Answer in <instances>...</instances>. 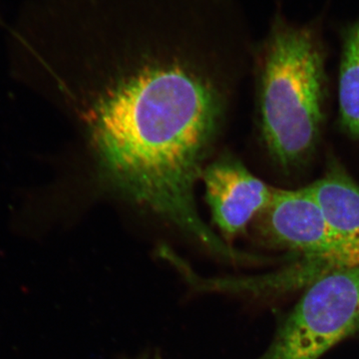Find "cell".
<instances>
[{
	"label": "cell",
	"instance_id": "6da1fadb",
	"mask_svg": "<svg viewBox=\"0 0 359 359\" xmlns=\"http://www.w3.org/2000/svg\"><path fill=\"white\" fill-rule=\"evenodd\" d=\"M77 119L98 193L221 259L198 210L244 65L236 0H88Z\"/></svg>",
	"mask_w": 359,
	"mask_h": 359
},
{
	"label": "cell",
	"instance_id": "7a4b0ae2",
	"mask_svg": "<svg viewBox=\"0 0 359 359\" xmlns=\"http://www.w3.org/2000/svg\"><path fill=\"white\" fill-rule=\"evenodd\" d=\"M257 135L269 160L292 171L311 159L325 121V53L311 28L278 18L257 54Z\"/></svg>",
	"mask_w": 359,
	"mask_h": 359
},
{
	"label": "cell",
	"instance_id": "3957f363",
	"mask_svg": "<svg viewBox=\"0 0 359 359\" xmlns=\"http://www.w3.org/2000/svg\"><path fill=\"white\" fill-rule=\"evenodd\" d=\"M252 233L262 244L292 250L301 262L278 273L283 287L295 278L318 280L334 269L359 266V257L328 226L306 188H273L268 205L257 215Z\"/></svg>",
	"mask_w": 359,
	"mask_h": 359
},
{
	"label": "cell",
	"instance_id": "277c9868",
	"mask_svg": "<svg viewBox=\"0 0 359 359\" xmlns=\"http://www.w3.org/2000/svg\"><path fill=\"white\" fill-rule=\"evenodd\" d=\"M359 332V266L311 283L257 359H318Z\"/></svg>",
	"mask_w": 359,
	"mask_h": 359
},
{
	"label": "cell",
	"instance_id": "5b68a950",
	"mask_svg": "<svg viewBox=\"0 0 359 359\" xmlns=\"http://www.w3.org/2000/svg\"><path fill=\"white\" fill-rule=\"evenodd\" d=\"M205 200L212 226L226 244L245 235L273 195V188L257 178L237 155L219 151L203 171Z\"/></svg>",
	"mask_w": 359,
	"mask_h": 359
},
{
	"label": "cell",
	"instance_id": "8992f818",
	"mask_svg": "<svg viewBox=\"0 0 359 359\" xmlns=\"http://www.w3.org/2000/svg\"><path fill=\"white\" fill-rule=\"evenodd\" d=\"M335 236L359 257V185L337 163L306 187Z\"/></svg>",
	"mask_w": 359,
	"mask_h": 359
},
{
	"label": "cell",
	"instance_id": "52a82bcc",
	"mask_svg": "<svg viewBox=\"0 0 359 359\" xmlns=\"http://www.w3.org/2000/svg\"><path fill=\"white\" fill-rule=\"evenodd\" d=\"M340 124L351 138L359 141V20L344 34L339 66Z\"/></svg>",
	"mask_w": 359,
	"mask_h": 359
},
{
	"label": "cell",
	"instance_id": "ba28073f",
	"mask_svg": "<svg viewBox=\"0 0 359 359\" xmlns=\"http://www.w3.org/2000/svg\"><path fill=\"white\" fill-rule=\"evenodd\" d=\"M149 359H161L159 358H149Z\"/></svg>",
	"mask_w": 359,
	"mask_h": 359
}]
</instances>
